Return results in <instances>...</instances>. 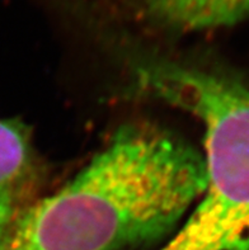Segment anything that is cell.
<instances>
[{
  "label": "cell",
  "mask_w": 249,
  "mask_h": 250,
  "mask_svg": "<svg viewBox=\"0 0 249 250\" xmlns=\"http://www.w3.org/2000/svg\"><path fill=\"white\" fill-rule=\"evenodd\" d=\"M206 188L204 155L159 127L116 132L59 192L24 207L0 250H122L174 231Z\"/></svg>",
  "instance_id": "obj_1"
},
{
  "label": "cell",
  "mask_w": 249,
  "mask_h": 250,
  "mask_svg": "<svg viewBox=\"0 0 249 250\" xmlns=\"http://www.w3.org/2000/svg\"><path fill=\"white\" fill-rule=\"evenodd\" d=\"M142 93L204 126L206 188L159 250H249V82L221 70L152 59L134 69Z\"/></svg>",
  "instance_id": "obj_2"
},
{
  "label": "cell",
  "mask_w": 249,
  "mask_h": 250,
  "mask_svg": "<svg viewBox=\"0 0 249 250\" xmlns=\"http://www.w3.org/2000/svg\"><path fill=\"white\" fill-rule=\"evenodd\" d=\"M33 170L32 146L23 126L0 120V248L24 206Z\"/></svg>",
  "instance_id": "obj_3"
},
{
  "label": "cell",
  "mask_w": 249,
  "mask_h": 250,
  "mask_svg": "<svg viewBox=\"0 0 249 250\" xmlns=\"http://www.w3.org/2000/svg\"><path fill=\"white\" fill-rule=\"evenodd\" d=\"M154 21L192 32L237 24L249 18V0H141Z\"/></svg>",
  "instance_id": "obj_4"
}]
</instances>
